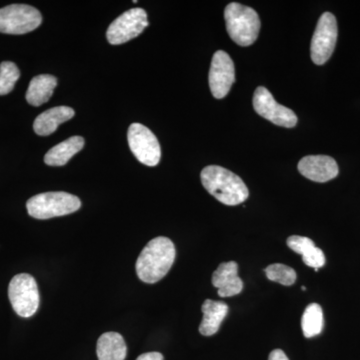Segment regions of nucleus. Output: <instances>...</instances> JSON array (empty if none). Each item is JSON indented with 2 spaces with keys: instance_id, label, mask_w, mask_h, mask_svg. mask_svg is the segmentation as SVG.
<instances>
[{
  "instance_id": "1",
  "label": "nucleus",
  "mask_w": 360,
  "mask_h": 360,
  "mask_svg": "<svg viewBox=\"0 0 360 360\" xmlns=\"http://www.w3.org/2000/svg\"><path fill=\"white\" fill-rule=\"evenodd\" d=\"M176 251L174 243L165 236L149 241L137 258L136 269L139 279L146 283L161 281L174 264Z\"/></svg>"
},
{
  "instance_id": "2",
  "label": "nucleus",
  "mask_w": 360,
  "mask_h": 360,
  "mask_svg": "<svg viewBox=\"0 0 360 360\" xmlns=\"http://www.w3.org/2000/svg\"><path fill=\"white\" fill-rule=\"evenodd\" d=\"M200 179L206 191L225 205H240L250 196L243 180L231 170L219 165L203 168Z\"/></svg>"
},
{
  "instance_id": "3",
  "label": "nucleus",
  "mask_w": 360,
  "mask_h": 360,
  "mask_svg": "<svg viewBox=\"0 0 360 360\" xmlns=\"http://www.w3.org/2000/svg\"><path fill=\"white\" fill-rule=\"evenodd\" d=\"M226 30L231 39L240 46H250L257 39L260 18L251 7L232 2L224 11Z\"/></svg>"
},
{
  "instance_id": "4",
  "label": "nucleus",
  "mask_w": 360,
  "mask_h": 360,
  "mask_svg": "<svg viewBox=\"0 0 360 360\" xmlns=\"http://www.w3.org/2000/svg\"><path fill=\"white\" fill-rule=\"evenodd\" d=\"M80 206L82 201L77 196L63 191L37 194L26 203L28 214L37 219H49L70 214L77 212Z\"/></svg>"
},
{
  "instance_id": "5",
  "label": "nucleus",
  "mask_w": 360,
  "mask_h": 360,
  "mask_svg": "<svg viewBox=\"0 0 360 360\" xmlns=\"http://www.w3.org/2000/svg\"><path fill=\"white\" fill-rule=\"evenodd\" d=\"M8 297L14 311L20 316L32 317L39 307V291L34 277L18 274L8 286Z\"/></svg>"
},
{
  "instance_id": "6",
  "label": "nucleus",
  "mask_w": 360,
  "mask_h": 360,
  "mask_svg": "<svg viewBox=\"0 0 360 360\" xmlns=\"http://www.w3.org/2000/svg\"><path fill=\"white\" fill-rule=\"evenodd\" d=\"M42 22L37 8L26 4H11L0 9V32L7 34H25Z\"/></svg>"
},
{
  "instance_id": "7",
  "label": "nucleus",
  "mask_w": 360,
  "mask_h": 360,
  "mask_svg": "<svg viewBox=\"0 0 360 360\" xmlns=\"http://www.w3.org/2000/svg\"><path fill=\"white\" fill-rule=\"evenodd\" d=\"M338 34L335 16L330 13L322 14L315 28L310 46L311 59L315 65H324L331 58L338 41Z\"/></svg>"
},
{
  "instance_id": "8",
  "label": "nucleus",
  "mask_w": 360,
  "mask_h": 360,
  "mask_svg": "<svg viewBox=\"0 0 360 360\" xmlns=\"http://www.w3.org/2000/svg\"><path fill=\"white\" fill-rule=\"evenodd\" d=\"M127 139H129L130 150L142 165L156 167L160 163L161 158L160 142L148 127L141 123H132L129 129Z\"/></svg>"
},
{
  "instance_id": "9",
  "label": "nucleus",
  "mask_w": 360,
  "mask_h": 360,
  "mask_svg": "<svg viewBox=\"0 0 360 360\" xmlns=\"http://www.w3.org/2000/svg\"><path fill=\"white\" fill-rule=\"evenodd\" d=\"M148 25L146 11L142 8H132L125 11L111 23L106 37L110 44H125L139 37Z\"/></svg>"
},
{
  "instance_id": "10",
  "label": "nucleus",
  "mask_w": 360,
  "mask_h": 360,
  "mask_svg": "<svg viewBox=\"0 0 360 360\" xmlns=\"http://www.w3.org/2000/svg\"><path fill=\"white\" fill-rule=\"evenodd\" d=\"M253 108L265 120L278 127L292 129L297 123V116L290 108L277 103L269 89L257 87L253 96Z\"/></svg>"
},
{
  "instance_id": "11",
  "label": "nucleus",
  "mask_w": 360,
  "mask_h": 360,
  "mask_svg": "<svg viewBox=\"0 0 360 360\" xmlns=\"http://www.w3.org/2000/svg\"><path fill=\"white\" fill-rule=\"evenodd\" d=\"M210 87L217 99L224 98L236 82V71L231 56L224 51L213 54L210 70Z\"/></svg>"
},
{
  "instance_id": "12",
  "label": "nucleus",
  "mask_w": 360,
  "mask_h": 360,
  "mask_svg": "<svg viewBox=\"0 0 360 360\" xmlns=\"http://www.w3.org/2000/svg\"><path fill=\"white\" fill-rule=\"evenodd\" d=\"M298 172L315 182H328L335 179L340 172L338 163L328 155H309L298 163Z\"/></svg>"
},
{
  "instance_id": "13",
  "label": "nucleus",
  "mask_w": 360,
  "mask_h": 360,
  "mask_svg": "<svg viewBox=\"0 0 360 360\" xmlns=\"http://www.w3.org/2000/svg\"><path fill=\"white\" fill-rule=\"evenodd\" d=\"M212 284L219 290L220 297L238 295L243 290V283L238 276V264L236 262H224L212 274Z\"/></svg>"
},
{
  "instance_id": "14",
  "label": "nucleus",
  "mask_w": 360,
  "mask_h": 360,
  "mask_svg": "<svg viewBox=\"0 0 360 360\" xmlns=\"http://www.w3.org/2000/svg\"><path fill=\"white\" fill-rule=\"evenodd\" d=\"M75 116V110L68 106H58L44 111L37 116L33 123L35 134L46 136L53 134L61 123L68 122Z\"/></svg>"
},
{
  "instance_id": "15",
  "label": "nucleus",
  "mask_w": 360,
  "mask_h": 360,
  "mask_svg": "<svg viewBox=\"0 0 360 360\" xmlns=\"http://www.w3.org/2000/svg\"><path fill=\"white\" fill-rule=\"evenodd\" d=\"M201 310L203 319L200 326V333L205 336L215 335L229 314V305L224 302L206 300Z\"/></svg>"
},
{
  "instance_id": "16",
  "label": "nucleus",
  "mask_w": 360,
  "mask_h": 360,
  "mask_svg": "<svg viewBox=\"0 0 360 360\" xmlns=\"http://www.w3.org/2000/svg\"><path fill=\"white\" fill-rule=\"evenodd\" d=\"M84 146L82 136H72L52 148L44 156V162L49 167H63L72 156L79 153Z\"/></svg>"
},
{
  "instance_id": "17",
  "label": "nucleus",
  "mask_w": 360,
  "mask_h": 360,
  "mask_svg": "<svg viewBox=\"0 0 360 360\" xmlns=\"http://www.w3.org/2000/svg\"><path fill=\"white\" fill-rule=\"evenodd\" d=\"M96 354L99 360H124L127 347L120 333H105L97 341Z\"/></svg>"
},
{
  "instance_id": "18",
  "label": "nucleus",
  "mask_w": 360,
  "mask_h": 360,
  "mask_svg": "<svg viewBox=\"0 0 360 360\" xmlns=\"http://www.w3.org/2000/svg\"><path fill=\"white\" fill-rule=\"evenodd\" d=\"M58 80L52 75H41L33 77L26 92V101L32 106H40L51 99Z\"/></svg>"
},
{
  "instance_id": "19",
  "label": "nucleus",
  "mask_w": 360,
  "mask_h": 360,
  "mask_svg": "<svg viewBox=\"0 0 360 360\" xmlns=\"http://www.w3.org/2000/svg\"><path fill=\"white\" fill-rule=\"evenodd\" d=\"M303 335L307 338L321 335L323 329V312L321 305L311 303L305 309L302 319Z\"/></svg>"
},
{
  "instance_id": "20",
  "label": "nucleus",
  "mask_w": 360,
  "mask_h": 360,
  "mask_svg": "<svg viewBox=\"0 0 360 360\" xmlns=\"http://www.w3.org/2000/svg\"><path fill=\"white\" fill-rule=\"evenodd\" d=\"M20 77V71L15 63L4 61L0 65V96L13 91L14 85Z\"/></svg>"
},
{
  "instance_id": "21",
  "label": "nucleus",
  "mask_w": 360,
  "mask_h": 360,
  "mask_svg": "<svg viewBox=\"0 0 360 360\" xmlns=\"http://www.w3.org/2000/svg\"><path fill=\"white\" fill-rule=\"evenodd\" d=\"M265 274L269 281L283 284V285L290 286L296 281L295 270L281 264L269 265L265 269Z\"/></svg>"
},
{
  "instance_id": "22",
  "label": "nucleus",
  "mask_w": 360,
  "mask_h": 360,
  "mask_svg": "<svg viewBox=\"0 0 360 360\" xmlns=\"http://www.w3.org/2000/svg\"><path fill=\"white\" fill-rule=\"evenodd\" d=\"M288 245L297 255L304 257L315 248L314 241L305 236H291L288 238Z\"/></svg>"
},
{
  "instance_id": "23",
  "label": "nucleus",
  "mask_w": 360,
  "mask_h": 360,
  "mask_svg": "<svg viewBox=\"0 0 360 360\" xmlns=\"http://www.w3.org/2000/svg\"><path fill=\"white\" fill-rule=\"evenodd\" d=\"M302 260L305 265L312 267L315 271H319V269L326 264V255L321 248L315 246L314 250L302 257Z\"/></svg>"
},
{
  "instance_id": "24",
  "label": "nucleus",
  "mask_w": 360,
  "mask_h": 360,
  "mask_svg": "<svg viewBox=\"0 0 360 360\" xmlns=\"http://www.w3.org/2000/svg\"><path fill=\"white\" fill-rule=\"evenodd\" d=\"M136 360H165V359L160 352H146V354L139 355Z\"/></svg>"
},
{
  "instance_id": "25",
  "label": "nucleus",
  "mask_w": 360,
  "mask_h": 360,
  "mask_svg": "<svg viewBox=\"0 0 360 360\" xmlns=\"http://www.w3.org/2000/svg\"><path fill=\"white\" fill-rule=\"evenodd\" d=\"M269 360H290L281 349H274L270 352Z\"/></svg>"
},
{
  "instance_id": "26",
  "label": "nucleus",
  "mask_w": 360,
  "mask_h": 360,
  "mask_svg": "<svg viewBox=\"0 0 360 360\" xmlns=\"http://www.w3.org/2000/svg\"><path fill=\"white\" fill-rule=\"evenodd\" d=\"M302 290H307V288H304V286H302Z\"/></svg>"
}]
</instances>
